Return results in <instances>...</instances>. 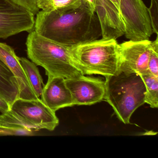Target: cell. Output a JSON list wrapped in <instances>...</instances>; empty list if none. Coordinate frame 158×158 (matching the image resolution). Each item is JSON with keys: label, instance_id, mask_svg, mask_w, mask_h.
I'll use <instances>...</instances> for the list:
<instances>
[{"label": "cell", "instance_id": "obj_1", "mask_svg": "<svg viewBox=\"0 0 158 158\" xmlns=\"http://www.w3.org/2000/svg\"><path fill=\"white\" fill-rule=\"evenodd\" d=\"M35 18L34 30L40 35L65 46L99 39L101 28L94 6L89 0L68 10L40 11Z\"/></svg>", "mask_w": 158, "mask_h": 158}, {"label": "cell", "instance_id": "obj_2", "mask_svg": "<svg viewBox=\"0 0 158 158\" xmlns=\"http://www.w3.org/2000/svg\"><path fill=\"white\" fill-rule=\"evenodd\" d=\"M26 46L28 58L42 66L48 76L65 79L82 75L70 52V47L41 36L35 30L29 33Z\"/></svg>", "mask_w": 158, "mask_h": 158}, {"label": "cell", "instance_id": "obj_3", "mask_svg": "<svg viewBox=\"0 0 158 158\" xmlns=\"http://www.w3.org/2000/svg\"><path fill=\"white\" fill-rule=\"evenodd\" d=\"M104 100L112 107L118 119L130 123L131 115L145 103L146 87L140 76L136 73L120 72L105 77Z\"/></svg>", "mask_w": 158, "mask_h": 158}, {"label": "cell", "instance_id": "obj_4", "mask_svg": "<svg viewBox=\"0 0 158 158\" xmlns=\"http://www.w3.org/2000/svg\"><path fill=\"white\" fill-rule=\"evenodd\" d=\"M116 40H96L70 47L73 60L82 74L115 75L119 73Z\"/></svg>", "mask_w": 158, "mask_h": 158}, {"label": "cell", "instance_id": "obj_5", "mask_svg": "<svg viewBox=\"0 0 158 158\" xmlns=\"http://www.w3.org/2000/svg\"><path fill=\"white\" fill-rule=\"evenodd\" d=\"M10 110L34 131L41 129L53 131L59 124L55 112L40 98H18L12 104Z\"/></svg>", "mask_w": 158, "mask_h": 158}, {"label": "cell", "instance_id": "obj_6", "mask_svg": "<svg viewBox=\"0 0 158 158\" xmlns=\"http://www.w3.org/2000/svg\"><path fill=\"white\" fill-rule=\"evenodd\" d=\"M119 10L125 25L126 39L149 40L153 32L148 8L142 0H120Z\"/></svg>", "mask_w": 158, "mask_h": 158}, {"label": "cell", "instance_id": "obj_7", "mask_svg": "<svg viewBox=\"0 0 158 158\" xmlns=\"http://www.w3.org/2000/svg\"><path fill=\"white\" fill-rule=\"evenodd\" d=\"M35 23V15L30 11L12 0H0V38L30 33L34 30Z\"/></svg>", "mask_w": 158, "mask_h": 158}, {"label": "cell", "instance_id": "obj_8", "mask_svg": "<svg viewBox=\"0 0 158 158\" xmlns=\"http://www.w3.org/2000/svg\"><path fill=\"white\" fill-rule=\"evenodd\" d=\"M151 43L149 40H129L119 44V72L140 75L149 72L148 63Z\"/></svg>", "mask_w": 158, "mask_h": 158}, {"label": "cell", "instance_id": "obj_9", "mask_svg": "<svg viewBox=\"0 0 158 158\" xmlns=\"http://www.w3.org/2000/svg\"><path fill=\"white\" fill-rule=\"evenodd\" d=\"M65 83L71 91L75 105H91L104 99L105 81L101 78L82 75L65 79Z\"/></svg>", "mask_w": 158, "mask_h": 158}, {"label": "cell", "instance_id": "obj_10", "mask_svg": "<svg viewBox=\"0 0 158 158\" xmlns=\"http://www.w3.org/2000/svg\"><path fill=\"white\" fill-rule=\"evenodd\" d=\"M93 4L100 24L102 38L116 40L125 35L123 20L110 0H94Z\"/></svg>", "mask_w": 158, "mask_h": 158}, {"label": "cell", "instance_id": "obj_11", "mask_svg": "<svg viewBox=\"0 0 158 158\" xmlns=\"http://www.w3.org/2000/svg\"><path fill=\"white\" fill-rule=\"evenodd\" d=\"M48 81L42 89L41 100L53 111L74 106L71 91L61 77L48 76Z\"/></svg>", "mask_w": 158, "mask_h": 158}, {"label": "cell", "instance_id": "obj_12", "mask_svg": "<svg viewBox=\"0 0 158 158\" xmlns=\"http://www.w3.org/2000/svg\"><path fill=\"white\" fill-rule=\"evenodd\" d=\"M0 60H1L13 73L20 89L19 98L23 99H37L38 98L29 83L23 69L20 58L15 54L14 50L6 43L0 42Z\"/></svg>", "mask_w": 158, "mask_h": 158}, {"label": "cell", "instance_id": "obj_13", "mask_svg": "<svg viewBox=\"0 0 158 158\" xmlns=\"http://www.w3.org/2000/svg\"><path fill=\"white\" fill-rule=\"evenodd\" d=\"M20 89L17 78L5 64L0 60V97L10 107L19 98Z\"/></svg>", "mask_w": 158, "mask_h": 158}, {"label": "cell", "instance_id": "obj_14", "mask_svg": "<svg viewBox=\"0 0 158 158\" xmlns=\"http://www.w3.org/2000/svg\"><path fill=\"white\" fill-rule=\"evenodd\" d=\"M20 60L35 94L38 98H40L43 89V79L36 64L26 58H20Z\"/></svg>", "mask_w": 158, "mask_h": 158}, {"label": "cell", "instance_id": "obj_15", "mask_svg": "<svg viewBox=\"0 0 158 158\" xmlns=\"http://www.w3.org/2000/svg\"><path fill=\"white\" fill-rule=\"evenodd\" d=\"M142 78L145 87V103L151 108L158 107V77L152 74L149 72L139 75Z\"/></svg>", "mask_w": 158, "mask_h": 158}, {"label": "cell", "instance_id": "obj_16", "mask_svg": "<svg viewBox=\"0 0 158 158\" xmlns=\"http://www.w3.org/2000/svg\"><path fill=\"white\" fill-rule=\"evenodd\" d=\"M82 0H36L39 10L46 12L65 11L75 9L81 5Z\"/></svg>", "mask_w": 158, "mask_h": 158}, {"label": "cell", "instance_id": "obj_17", "mask_svg": "<svg viewBox=\"0 0 158 158\" xmlns=\"http://www.w3.org/2000/svg\"><path fill=\"white\" fill-rule=\"evenodd\" d=\"M148 70L152 74L158 77V35L155 40L152 41L151 49L148 63Z\"/></svg>", "mask_w": 158, "mask_h": 158}, {"label": "cell", "instance_id": "obj_18", "mask_svg": "<svg viewBox=\"0 0 158 158\" xmlns=\"http://www.w3.org/2000/svg\"><path fill=\"white\" fill-rule=\"evenodd\" d=\"M34 135V131L27 128L21 127H10L0 124V136H32Z\"/></svg>", "mask_w": 158, "mask_h": 158}, {"label": "cell", "instance_id": "obj_19", "mask_svg": "<svg viewBox=\"0 0 158 158\" xmlns=\"http://www.w3.org/2000/svg\"><path fill=\"white\" fill-rule=\"evenodd\" d=\"M152 27L153 33L158 34V0H151V5L148 8Z\"/></svg>", "mask_w": 158, "mask_h": 158}, {"label": "cell", "instance_id": "obj_20", "mask_svg": "<svg viewBox=\"0 0 158 158\" xmlns=\"http://www.w3.org/2000/svg\"><path fill=\"white\" fill-rule=\"evenodd\" d=\"M15 3L28 10L36 15L40 10L37 5L36 0H12Z\"/></svg>", "mask_w": 158, "mask_h": 158}, {"label": "cell", "instance_id": "obj_21", "mask_svg": "<svg viewBox=\"0 0 158 158\" xmlns=\"http://www.w3.org/2000/svg\"><path fill=\"white\" fill-rule=\"evenodd\" d=\"M10 110V107L9 103L0 97V112L2 114L5 113Z\"/></svg>", "mask_w": 158, "mask_h": 158}]
</instances>
